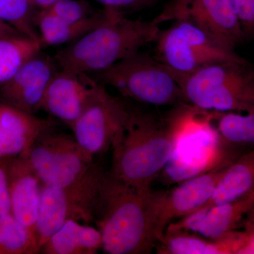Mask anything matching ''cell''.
<instances>
[{"mask_svg":"<svg viewBox=\"0 0 254 254\" xmlns=\"http://www.w3.org/2000/svg\"><path fill=\"white\" fill-rule=\"evenodd\" d=\"M37 9L31 0H0V21L14 28L21 36L41 43L34 23Z\"/></svg>","mask_w":254,"mask_h":254,"instance_id":"cb8c5ba5","label":"cell"},{"mask_svg":"<svg viewBox=\"0 0 254 254\" xmlns=\"http://www.w3.org/2000/svg\"><path fill=\"white\" fill-rule=\"evenodd\" d=\"M43 46L23 36L0 38V87L9 81L19 68Z\"/></svg>","mask_w":254,"mask_h":254,"instance_id":"7402d4cb","label":"cell"},{"mask_svg":"<svg viewBox=\"0 0 254 254\" xmlns=\"http://www.w3.org/2000/svg\"><path fill=\"white\" fill-rule=\"evenodd\" d=\"M163 191L131 186L103 173L94 211L102 247L109 254L151 253L158 245L156 222Z\"/></svg>","mask_w":254,"mask_h":254,"instance_id":"6da1fadb","label":"cell"},{"mask_svg":"<svg viewBox=\"0 0 254 254\" xmlns=\"http://www.w3.org/2000/svg\"><path fill=\"white\" fill-rule=\"evenodd\" d=\"M10 158H0V216L11 213L8 165Z\"/></svg>","mask_w":254,"mask_h":254,"instance_id":"83f0119b","label":"cell"},{"mask_svg":"<svg viewBox=\"0 0 254 254\" xmlns=\"http://www.w3.org/2000/svg\"><path fill=\"white\" fill-rule=\"evenodd\" d=\"M155 42V59L174 76H188L220 62H247L235 50L185 21H175L170 27L160 30Z\"/></svg>","mask_w":254,"mask_h":254,"instance_id":"8992f818","label":"cell"},{"mask_svg":"<svg viewBox=\"0 0 254 254\" xmlns=\"http://www.w3.org/2000/svg\"><path fill=\"white\" fill-rule=\"evenodd\" d=\"M244 232L232 231L215 240L203 239L183 230H166L157 245L161 254H254V223L246 225Z\"/></svg>","mask_w":254,"mask_h":254,"instance_id":"2e32d148","label":"cell"},{"mask_svg":"<svg viewBox=\"0 0 254 254\" xmlns=\"http://www.w3.org/2000/svg\"><path fill=\"white\" fill-rule=\"evenodd\" d=\"M103 173L98 167L84 180L68 188H53L43 185L36 225L40 250L66 220L93 222Z\"/></svg>","mask_w":254,"mask_h":254,"instance_id":"9c48e42d","label":"cell"},{"mask_svg":"<svg viewBox=\"0 0 254 254\" xmlns=\"http://www.w3.org/2000/svg\"><path fill=\"white\" fill-rule=\"evenodd\" d=\"M50 130L41 135L23 157L43 185L68 188L84 180L97 165L73 137Z\"/></svg>","mask_w":254,"mask_h":254,"instance_id":"ba28073f","label":"cell"},{"mask_svg":"<svg viewBox=\"0 0 254 254\" xmlns=\"http://www.w3.org/2000/svg\"><path fill=\"white\" fill-rule=\"evenodd\" d=\"M53 123L0 99V140L4 158L25 156Z\"/></svg>","mask_w":254,"mask_h":254,"instance_id":"ac0fdd59","label":"cell"},{"mask_svg":"<svg viewBox=\"0 0 254 254\" xmlns=\"http://www.w3.org/2000/svg\"><path fill=\"white\" fill-rule=\"evenodd\" d=\"M41 252L36 237L11 213L0 216V254Z\"/></svg>","mask_w":254,"mask_h":254,"instance_id":"603a6c76","label":"cell"},{"mask_svg":"<svg viewBox=\"0 0 254 254\" xmlns=\"http://www.w3.org/2000/svg\"><path fill=\"white\" fill-rule=\"evenodd\" d=\"M170 21L190 23L230 49L246 40L232 0H170L151 22Z\"/></svg>","mask_w":254,"mask_h":254,"instance_id":"30bf717a","label":"cell"},{"mask_svg":"<svg viewBox=\"0 0 254 254\" xmlns=\"http://www.w3.org/2000/svg\"><path fill=\"white\" fill-rule=\"evenodd\" d=\"M254 190V153L252 151L242 155L230 165L214 189L210 198L194 212L231 203Z\"/></svg>","mask_w":254,"mask_h":254,"instance_id":"ffe728a7","label":"cell"},{"mask_svg":"<svg viewBox=\"0 0 254 254\" xmlns=\"http://www.w3.org/2000/svg\"><path fill=\"white\" fill-rule=\"evenodd\" d=\"M254 190L231 203L201 209L171 222L166 230H183L215 240L228 232L246 227L254 214Z\"/></svg>","mask_w":254,"mask_h":254,"instance_id":"9a60e30c","label":"cell"},{"mask_svg":"<svg viewBox=\"0 0 254 254\" xmlns=\"http://www.w3.org/2000/svg\"><path fill=\"white\" fill-rule=\"evenodd\" d=\"M41 53L28 60L0 87V99L28 113L41 110L47 88L58 70L53 57Z\"/></svg>","mask_w":254,"mask_h":254,"instance_id":"5bb4252c","label":"cell"},{"mask_svg":"<svg viewBox=\"0 0 254 254\" xmlns=\"http://www.w3.org/2000/svg\"><path fill=\"white\" fill-rule=\"evenodd\" d=\"M174 115L162 120L131 109L126 125L113 142L111 173L131 186L150 189L171 158L177 143Z\"/></svg>","mask_w":254,"mask_h":254,"instance_id":"7a4b0ae2","label":"cell"},{"mask_svg":"<svg viewBox=\"0 0 254 254\" xmlns=\"http://www.w3.org/2000/svg\"><path fill=\"white\" fill-rule=\"evenodd\" d=\"M18 36H21V35L16 30L9 25L0 21V38Z\"/></svg>","mask_w":254,"mask_h":254,"instance_id":"f546056e","label":"cell"},{"mask_svg":"<svg viewBox=\"0 0 254 254\" xmlns=\"http://www.w3.org/2000/svg\"><path fill=\"white\" fill-rule=\"evenodd\" d=\"M172 76L185 102L198 109L216 113L254 111V71L248 61L220 62L188 76Z\"/></svg>","mask_w":254,"mask_h":254,"instance_id":"277c9868","label":"cell"},{"mask_svg":"<svg viewBox=\"0 0 254 254\" xmlns=\"http://www.w3.org/2000/svg\"><path fill=\"white\" fill-rule=\"evenodd\" d=\"M246 38L253 36L254 0H232Z\"/></svg>","mask_w":254,"mask_h":254,"instance_id":"4316f807","label":"cell"},{"mask_svg":"<svg viewBox=\"0 0 254 254\" xmlns=\"http://www.w3.org/2000/svg\"><path fill=\"white\" fill-rule=\"evenodd\" d=\"M31 1L39 9H46L58 0H31Z\"/></svg>","mask_w":254,"mask_h":254,"instance_id":"4dcf8cb0","label":"cell"},{"mask_svg":"<svg viewBox=\"0 0 254 254\" xmlns=\"http://www.w3.org/2000/svg\"><path fill=\"white\" fill-rule=\"evenodd\" d=\"M109 15L108 8L100 10L93 16L77 21L68 22L47 9H37L34 23L39 33L42 46L68 45L77 41L104 22Z\"/></svg>","mask_w":254,"mask_h":254,"instance_id":"d6986e66","label":"cell"},{"mask_svg":"<svg viewBox=\"0 0 254 254\" xmlns=\"http://www.w3.org/2000/svg\"><path fill=\"white\" fill-rule=\"evenodd\" d=\"M46 9L68 22L82 21L99 11L86 0H58Z\"/></svg>","mask_w":254,"mask_h":254,"instance_id":"484cf974","label":"cell"},{"mask_svg":"<svg viewBox=\"0 0 254 254\" xmlns=\"http://www.w3.org/2000/svg\"><path fill=\"white\" fill-rule=\"evenodd\" d=\"M218 134L231 143H254V111L246 115L234 112L222 114L218 120Z\"/></svg>","mask_w":254,"mask_h":254,"instance_id":"d4e9b609","label":"cell"},{"mask_svg":"<svg viewBox=\"0 0 254 254\" xmlns=\"http://www.w3.org/2000/svg\"><path fill=\"white\" fill-rule=\"evenodd\" d=\"M231 164L228 162L222 164L187 180L170 191H163L156 222L158 243L163 238L169 224L175 219L190 215L204 204Z\"/></svg>","mask_w":254,"mask_h":254,"instance_id":"4fadbf2b","label":"cell"},{"mask_svg":"<svg viewBox=\"0 0 254 254\" xmlns=\"http://www.w3.org/2000/svg\"><path fill=\"white\" fill-rule=\"evenodd\" d=\"M182 104L174 114L177 128V143L163 170L172 181L189 180L227 163H219L218 132L210 125V117L201 120L200 110Z\"/></svg>","mask_w":254,"mask_h":254,"instance_id":"52a82bcc","label":"cell"},{"mask_svg":"<svg viewBox=\"0 0 254 254\" xmlns=\"http://www.w3.org/2000/svg\"><path fill=\"white\" fill-rule=\"evenodd\" d=\"M131 108L98 83L88 106L70 127L82 149L94 158L111 148L126 125Z\"/></svg>","mask_w":254,"mask_h":254,"instance_id":"8fae6325","label":"cell"},{"mask_svg":"<svg viewBox=\"0 0 254 254\" xmlns=\"http://www.w3.org/2000/svg\"><path fill=\"white\" fill-rule=\"evenodd\" d=\"M4 158L2 154V150H1V140H0V158Z\"/></svg>","mask_w":254,"mask_h":254,"instance_id":"1f68e13d","label":"cell"},{"mask_svg":"<svg viewBox=\"0 0 254 254\" xmlns=\"http://www.w3.org/2000/svg\"><path fill=\"white\" fill-rule=\"evenodd\" d=\"M108 9L109 15L104 22L53 55L58 68L91 75L136 54L156 40L159 26Z\"/></svg>","mask_w":254,"mask_h":254,"instance_id":"3957f363","label":"cell"},{"mask_svg":"<svg viewBox=\"0 0 254 254\" xmlns=\"http://www.w3.org/2000/svg\"><path fill=\"white\" fill-rule=\"evenodd\" d=\"M8 177L11 213L36 238V220L43 184L23 156L10 158Z\"/></svg>","mask_w":254,"mask_h":254,"instance_id":"e0dca14e","label":"cell"},{"mask_svg":"<svg viewBox=\"0 0 254 254\" xmlns=\"http://www.w3.org/2000/svg\"><path fill=\"white\" fill-rule=\"evenodd\" d=\"M98 84L86 73L58 68L47 88L40 110L71 127L88 106Z\"/></svg>","mask_w":254,"mask_h":254,"instance_id":"7c38bea8","label":"cell"},{"mask_svg":"<svg viewBox=\"0 0 254 254\" xmlns=\"http://www.w3.org/2000/svg\"><path fill=\"white\" fill-rule=\"evenodd\" d=\"M90 76L141 103L158 106L186 103L181 88L163 64L139 52Z\"/></svg>","mask_w":254,"mask_h":254,"instance_id":"5b68a950","label":"cell"},{"mask_svg":"<svg viewBox=\"0 0 254 254\" xmlns=\"http://www.w3.org/2000/svg\"><path fill=\"white\" fill-rule=\"evenodd\" d=\"M106 8H110L126 14L128 11H137L151 6L159 0H95Z\"/></svg>","mask_w":254,"mask_h":254,"instance_id":"f1b7e54d","label":"cell"},{"mask_svg":"<svg viewBox=\"0 0 254 254\" xmlns=\"http://www.w3.org/2000/svg\"><path fill=\"white\" fill-rule=\"evenodd\" d=\"M101 247L99 230L68 220L50 237L41 252L46 254H94Z\"/></svg>","mask_w":254,"mask_h":254,"instance_id":"44dd1931","label":"cell"}]
</instances>
